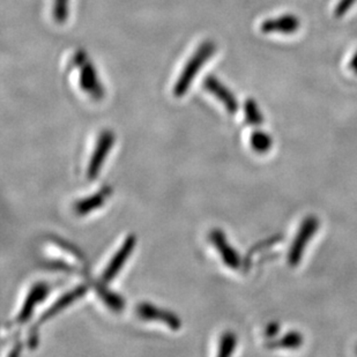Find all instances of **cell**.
<instances>
[{
	"mask_svg": "<svg viewBox=\"0 0 357 357\" xmlns=\"http://www.w3.org/2000/svg\"><path fill=\"white\" fill-rule=\"evenodd\" d=\"M303 344V335L300 332L291 331L286 335H283L281 339H274L267 344V347L270 349H297Z\"/></svg>",
	"mask_w": 357,
	"mask_h": 357,
	"instance_id": "cell-14",
	"label": "cell"
},
{
	"mask_svg": "<svg viewBox=\"0 0 357 357\" xmlns=\"http://www.w3.org/2000/svg\"><path fill=\"white\" fill-rule=\"evenodd\" d=\"M244 115L246 123L252 126H259L264 123L263 114L253 98H248L244 103Z\"/></svg>",
	"mask_w": 357,
	"mask_h": 357,
	"instance_id": "cell-16",
	"label": "cell"
},
{
	"mask_svg": "<svg viewBox=\"0 0 357 357\" xmlns=\"http://www.w3.org/2000/svg\"><path fill=\"white\" fill-rule=\"evenodd\" d=\"M70 14V0H54L52 17L57 24H64Z\"/></svg>",
	"mask_w": 357,
	"mask_h": 357,
	"instance_id": "cell-18",
	"label": "cell"
},
{
	"mask_svg": "<svg viewBox=\"0 0 357 357\" xmlns=\"http://www.w3.org/2000/svg\"><path fill=\"white\" fill-rule=\"evenodd\" d=\"M250 144L253 151L259 154H265L270 152L272 146H273V139L266 132L258 131L252 132L251 138H250Z\"/></svg>",
	"mask_w": 357,
	"mask_h": 357,
	"instance_id": "cell-15",
	"label": "cell"
},
{
	"mask_svg": "<svg viewBox=\"0 0 357 357\" xmlns=\"http://www.w3.org/2000/svg\"><path fill=\"white\" fill-rule=\"evenodd\" d=\"M349 68L351 71L354 72L355 75H357V52L354 54V57L351 58V63H349Z\"/></svg>",
	"mask_w": 357,
	"mask_h": 357,
	"instance_id": "cell-23",
	"label": "cell"
},
{
	"mask_svg": "<svg viewBox=\"0 0 357 357\" xmlns=\"http://www.w3.org/2000/svg\"><path fill=\"white\" fill-rule=\"evenodd\" d=\"M237 337L233 332H226L220 339L219 356L226 357L234 354L236 349Z\"/></svg>",
	"mask_w": 357,
	"mask_h": 357,
	"instance_id": "cell-17",
	"label": "cell"
},
{
	"mask_svg": "<svg viewBox=\"0 0 357 357\" xmlns=\"http://www.w3.org/2000/svg\"><path fill=\"white\" fill-rule=\"evenodd\" d=\"M279 324L273 321V323L268 324V326L266 327V330H265V337H268V339H274V337H277L278 334H279Z\"/></svg>",
	"mask_w": 357,
	"mask_h": 357,
	"instance_id": "cell-22",
	"label": "cell"
},
{
	"mask_svg": "<svg viewBox=\"0 0 357 357\" xmlns=\"http://www.w3.org/2000/svg\"><path fill=\"white\" fill-rule=\"evenodd\" d=\"M135 244H137V238H135V235H128L124 243L121 244L119 251L114 255L112 259L109 261L108 266L105 267V270L103 271L101 278L102 282L107 284L117 277L119 271L123 268L125 263L128 261V258L133 252Z\"/></svg>",
	"mask_w": 357,
	"mask_h": 357,
	"instance_id": "cell-4",
	"label": "cell"
},
{
	"mask_svg": "<svg viewBox=\"0 0 357 357\" xmlns=\"http://www.w3.org/2000/svg\"><path fill=\"white\" fill-rule=\"evenodd\" d=\"M115 144V135L112 131H103L98 135L96 146H95L94 152L91 154V160L88 163L87 177L89 179H95L98 177L103 167L109 152L112 151V146Z\"/></svg>",
	"mask_w": 357,
	"mask_h": 357,
	"instance_id": "cell-3",
	"label": "cell"
},
{
	"mask_svg": "<svg viewBox=\"0 0 357 357\" xmlns=\"http://www.w3.org/2000/svg\"><path fill=\"white\" fill-rule=\"evenodd\" d=\"M112 193V190L110 188H105V189L100 190L95 195H91L87 198L80 199L79 202L75 204V213L78 215H87L89 213L94 212V211L105 205L107 199Z\"/></svg>",
	"mask_w": 357,
	"mask_h": 357,
	"instance_id": "cell-12",
	"label": "cell"
},
{
	"mask_svg": "<svg viewBox=\"0 0 357 357\" xmlns=\"http://www.w3.org/2000/svg\"><path fill=\"white\" fill-rule=\"evenodd\" d=\"M135 312L142 319L147 321H159L170 327L172 331H177L182 326V321L178 316L170 311L155 307L151 303H140L135 307Z\"/></svg>",
	"mask_w": 357,
	"mask_h": 357,
	"instance_id": "cell-5",
	"label": "cell"
},
{
	"mask_svg": "<svg viewBox=\"0 0 357 357\" xmlns=\"http://www.w3.org/2000/svg\"><path fill=\"white\" fill-rule=\"evenodd\" d=\"M356 353H357V348H356Z\"/></svg>",
	"mask_w": 357,
	"mask_h": 357,
	"instance_id": "cell-25",
	"label": "cell"
},
{
	"mask_svg": "<svg viewBox=\"0 0 357 357\" xmlns=\"http://www.w3.org/2000/svg\"><path fill=\"white\" fill-rule=\"evenodd\" d=\"M88 291V286L86 284H80V286L75 287L73 289L70 290L68 293L64 294L63 296L59 297L56 302H54L52 305H51L49 309H47L45 312H44L42 316H40V319H38V323L33 327V332H34L35 335H38L36 333V328H38L40 325L45 323L47 320L50 319V318L54 317L56 314H59L61 311L64 310L66 307H70L73 302L79 300L81 297L84 296L86 293Z\"/></svg>",
	"mask_w": 357,
	"mask_h": 357,
	"instance_id": "cell-8",
	"label": "cell"
},
{
	"mask_svg": "<svg viewBox=\"0 0 357 357\" xmlns=\"http://www.w3.org/2000/svg\"><path fill=\"white\" fill-rule=\"evenodd\" d=\"M51 241L54 243V244H57L59 248H61V249L65 250L66 252L71 253V255H73V256L77 258V259L80 260V261H82V263H84L86 261V258H84V256H82V253L79 251L75 246L71 245V244H68L66 241H63V239L61 238H56V237H52L51 238Z\"/></svg>",
	"mask_w": 357,
	"mask_h": 357,
	"instance_id": "cell-20",
	"label": "cell"
},
{
	"mask_svg": "<svg viewBox=\"0 0 357 357\" xmlns=\"http://www.w3.org/2000/svg\"><path fill=\"white\" fill-rule=\"evenodd\" d=\"M202 86L209 94L214 95L225 105V108L229 114H235L238 110V102L235 95L216 77L207 75L202 82Z\"/></svg>",
	"mask_w": 357,
	"mask_h": 357,
	"instance_id": "cell-10",
	"label": "cell"
},
{
	"mask_svg": "<svg viewBox=\"0 0 357 357\" xmlns=\"http://www.w3.org/2000/svg\"><path fill=\"white\" fill-rule=\"evenodd\" d=\"M50 290L51 286H49L47 283H35L34 286L31 287V290H29V293H28L27 297L24 300V305L21 307L20 314H17L14 323H27L28 320L31 319V316L34 314L36 305H38L40 302H43L47 298Z\"/></svg>",
	"mask_w": 357,
	"mask_h": 357,
	"instance_id": "cell-7",
	"label": "cell"
},
{
	"mask_svg": "<svg viewBox=\"0 0 357 357\" xmlns=\"http://www.w3.org/2000/svg\"><path fill=\"white\" fill-rule=\"evenodd\" d=\"M209 241L212 242L213 245L215 246L218 252L221 256V259L227 267L231 270H238L242 267V259L236 250L230 245L227 241L226 235L222 230L214 229L209 234Z\"/></svg>",
	"mask_w": 357,
	"mask_h": 357,
	"instance_id": "cell-6",
	"label": "cell"
},
{
	"mask_svg": "<svg viewBox=\"0 0 357 357\" xmlns=\"http://www.w3.org/2000/svg\"><path fill=\"white\" fill-rule=\"evenodd\" d=\"M105 283H95L96 293L98 296L101 297V300L105 302V305L114 311V312H121L125 307V301L121 295L116 294L112 290H109L105 286Z\"/></svg>",
	"mask_w": 357,
	"mask_h": 357,
	"instance_id": "cell-13",
	"label": "cell"
},
{
	"mask_svg": "<svg viewBox=\"0 0 357 357\" xmlns=\"http://www.w3.org/2000/svg\"><path fill=\"white\" fill-rule=\"evenodd\" d=\"M300 19L293 14H284L282 17H274L264 21L260 26V31L265 34L271 33H283V34H293L300 29Z\"/></svg>",
	"mask_w": 357,
	"mask_h": 357,
	"instance_id": "cell-11",
	"label": "cell"
},
{
	"mask_svg": "<svg viewBox=\"0 0 357 357\" xmlns=\"http://www.w3.org/2000/svg\"><path fill=\"white\" fill-rule=\"evenodd\" d=\"M79 82H80L81 89L95 100H101L105 98V87L100 82L96 68L91 61H86L81 65Z\"/></svg>",
	"mask_w": 357,
	"mask_h": 357,
	"instance_id": "cell-9",
	"label": "cell"
},
{
	"mask_svg": "<svg viewBox=\"0 0 357 357\" xmlns=\"http://www.w3.org/2000/svg\"><path fill=\"white\" fill-rule=\"evenodd\" d=\"M357 0H340L337 3L334 14L337 17H342L344 14L347 13L348 10H351V7L354 6V3Z\"/></svg>",
	"mask_w": 357,
	"mask_h": 357,
	"instance_id": "cell-21",
	"label": "cell"
},
{
	"mask_svg": "<svg viewBox=\"0 0 357 357\" xmlns=\"http://www.w3.org/2000/svg\"><path fill=\"white\" fill-rule=\"evenodd\" d=\"M216 44L213 40H204L195 54L190 57L185 66L183 68L182 73L179 75L178 79L176 81L172 93L176 98H182L189 91L193 80L198 75L199 71L202 66L207 63L209 58L215 54Z\"/></svg>",
	"mask_w": 357,
	"mask_h": 357,
	"instance_id": "cell-1",
	"label": "cell"
},
{
	"mask_svg": "<svg viewBox=\"0 0 357 357\" xmlns=\"http://www.w3.org/2000/svg\"><path fill=\"white\" fill-rule=\"evenodd\" d=\"M21 347H22V346H21L20 344H17V346H15V347H14L13 351H10V354H8V356H10V357L17 356V355L20 354L21 349H22V348H21Z\"/></svg>",
	"mask_w": 357,
	"mask_h": 357,
	"instance_id": "cell-24",
	"label": "cell"
},
{
	"mask_svg": "<svg viewBox=\"0 0 357 357\" xmlns=\"http://www.w3.org/2000/svg\"><path fill=\"white\" fill-rule=\"evenodd\" d=\"M281 239H282V237L281 236L271 237V238L265 239V241H263V242L260 243V244H257L255 248H252V250L249 251V253H248V257H246V268H249V264L251 263V258H252V256L255 255V253L258 252V251H261V250L266 249V248H270L271 245H273V244H275V243H279Z\"/></svg>",
	"mask_w": 357,
	"mask_h": 357,
	"instance_id": "cell-19",
	"label": "cell"
},
{
	"mask_svg": "<svg viewBox=\"0 0 357 357\" xmlns=\"http://www.w3.org/2000/svg\"><path fill=\"white\" fill-rule=\"evenodd\" d=\"M319 229V220L317 216H307L301 225L298 233L294 239L288 252V263L290 266L295 267L300 264L303 257L304 250L307 249V244L310 242L314 234Z\"/></svg>",
	"mask_w": 357,
	"mask_h": 357,
	"instance_id": "cell-2",
	"label": "cell"
}]
</instances>
